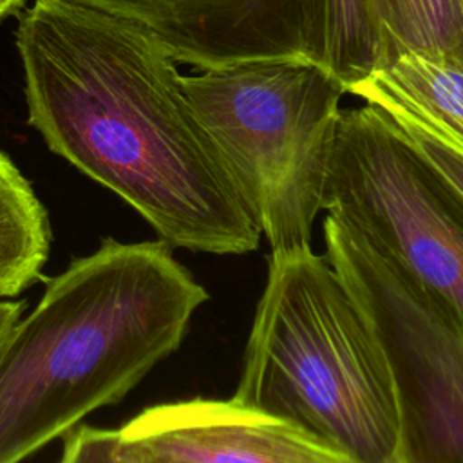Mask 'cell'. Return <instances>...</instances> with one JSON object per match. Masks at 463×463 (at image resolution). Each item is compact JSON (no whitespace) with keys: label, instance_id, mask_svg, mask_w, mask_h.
I'll return each instance as SVG.
<instances>
[{"label":"cell","instance_id":"obj_14","mask_svg":"<svg viewBox=\"0 0 463 463\" xmlns=\"http://www.w3.org/2000/svg\"><path fill=\"white\" fill-rule=\"evenodd\" d=\"M22 309H24V302L0 298V345L7 338L13 326L20 320Z\"/></svg>","mask_w":463,"mask_h":463},{"label":"cell","instance_id":"obj_15","mask_svg":"<svg viewBox=\"0 0 463 463\" xmlns=\"http://www.w3.org/2000/svg\"><path fill=\"white\" fill-rule=\"evenodd\" d=\"M25 5V0H0V18L16 14Z\"/></svg>","mask_w":463,"mask_h":463},{"label":"cell","instance_id":"obj_1","mask_svg":"<svg viewBox=\"0 0 463 463\" xmlns=\"http://www.w3.org/2000/svg\"><path fill=\"white\" fill-rule=\"evenodd\" d=\"M16 51L27 123L54 154L118 194L172 248H259L262 232L156 36L80 0H34Z\"/></svg>","mask_w":463,"mask_h":463},{"label":"cell","instance_id":"obj_6","mask_svg":"<svg viewBox=\"0 0 463 463\" xmlns=\"http://www.w3.org/2000/svg\"><path fill=\"white\" fill-rule=\"evenodd\" d=\"M326 255L369 317L403 425V463H463V329L360 232L326 212Z\"/></svg>","mask_w":463,"mask_h":463},{"label":"cell","instance_id":"obj_9","mask_svg":"<svg viewBox=\"0 0 463 463\" xmlns=\"http://www.w3.org/2000/svg\"><path fill=\"white\" fill-rule=\"evenodd\" d=\"M349 94L414 119L463 154V65L454 52H402Z\"/></svg>","mask_w":463,"mask_h":463},{"label":"cell","instance_id":"obj_12","mask_svg":"<svg viewBox=\"0 0 463 463\" xmlns=\"http://www.w3.org/2000/svg\"><path fill=\"white\" fill-rule=\"evenodd\" d=\"M369 4L382 36V65L402 52L449 54L463 38V0H369Z\"/></svg>","mask_w":463,"mask_h":463},{"label":"cell","instance_id":"obj_5","mask_svg":"<svg viewBox=\"0 0 463 463\" xmlns=\"http://www.w3.org/2000/svg\"><path fill=\"white\" fill-rule=\"evenodd\" d=\"M324 212L360 232L463 329V208L380 107L340 110Z\"/></svg>","mask_w":463,"mask_h":463},{"label":"cell","instance_id":"obj_3","mask_svg":"<svg viewBox=\"0 0 463 463\" xmlns=\"http://www.w3.org/2000/svg\"><path fill=\"white\" fill-rule=\"evenodd\" d=\"M345 463H403L394 378L376 331L326 253L271 251L232 396Z\"/></svg>","mask_w":463,"mask_h":463},{"label":"cell","instance_id":"obj_10","mask_svg":"<svg viewBox=\"0 0 463 463\" xmlns=\"http://www.w3.org/2000/svg\"><path fill=\"white\" fill-rule=\"evenodd\" d=\"M306 58L336 76L347 94L383 63L369 0H298Z\"/></svg>","mask_w":463,"mask_h":463},{"label":"cell","instance_id":"obj_7","mask_svg":"<svg viewBox=\"0 0 463 463\" xmlns=\"http://www.w3.org/2000/svg\"><path fill=\"white\" fill-rule=\"evenodd\" d=\"M63 463H345L298 427L237 400L194 398L141 411L119 429L76 425Z\"/></svg>","mask_w":463,"mask_h":463},{"label":"cell","instance_id":"obj_11","mask_svg":"<svg viewBox=\"0 0 463 463\" xmlns=\"http://www.w3.org/2000/svg\"><path fill=\"white\" fill-rule=\"evenodd\" d=\"M49 250V215L27 177L0 150V298L33 286Z\"/></svg>","mask_w":463,"mask_h":463},{"label":"cell","instance_id":"obj_2","mask_svg":"<svg viewBox=\"0 0 463 463\" xmlns=\"http://www.w3.org/2000/svg\"><path fill=\"white\" fill-rule=\"evenodd\" d=\"M208 297L163 239H103L74 259L0 345V463L123 400L181 345Z\"/></svg>","mask_w":463,"mask_h":463},{"label":"cell","instance_id":"obj_4","mask_svg":"<svg viewBox=\"0 0 463 463\" xmlns=\"http://www.w3.org/2000/svg\"><path fill=\"white\" fill-rule=\"evenodd\" d=\"M183 87L271 251L311 246L344 83L306 56H279L199 69Z\"/></svg>","mask_w":463,"mask_h":463},{"label":"cell","instance_id":"obj_16","mask_svg":"<svg viewBox=\"0 0 463 463\" xmlns=\"http://www.w3.org/2000/svg\"><path fill=\"white\" fill-rule=\"evenodd\" d=\"M454 54L458 56V60H459V61H461V65H463V38H461V42H459L458 49L454 51Z\"/></svg>","mask_w":463,"mask_h":463},{"label":"cell","instance_id":"obj_13","mask_svg":"<svg viewBox=\"0 0 463 463\" xmlns=\"http://www.w3.org/2000/svg\"><path fill=\"white\" fill-rule=\"evenodd\" d=\"M387 114L402 130L411 146L418 152V156L432 168V172L463 208V154L414 119L396 112Z\"/></svg>","mask_w":463,"mask_h":463},{"label":"cell","instance_id":"obj_8","mask_svg":"<svg viewBox=\"0 0 463 463\" xmlns=\"http://www.w3.org/2000/svg\"><path fill=\"white\" fill-rule=\"evenodd\" d=\"M125 16L175 61L210 69L255 58L306 56L298 0H80Z\"/></svg>","mask_w":463,"mask_h":463}]
</instances>
